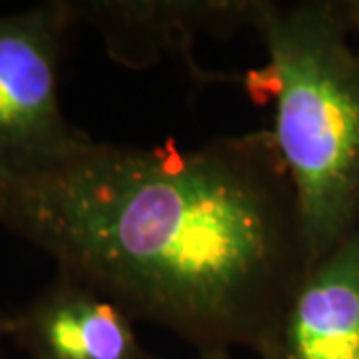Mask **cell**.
Returning a JSON list of instances; mask_svg holds the SVG:
<instances>
[{
    "mask_svg": "<svg viewBox=\"0 0 359 359\" xmlns=\"http://www.w3.org/2000/svg\"><path fill=\"white\" fill-rule=\"evenodd\" d=\"M0 224L200 355L268 358L308 269L294 184L268 130L198 148L86 136L0 168Z\"/></svg>",
    "mask_w": 359,
    "mask_h": 359,
    "instance_id": "obj_1",
    "label": "cell"
},
{
    "mask_svg": "<svg viewBox=\"0 0 359 359\" xmlns=\"http://www.w3.org/2000/svg\"><path fill=\"white\" fill-rule=\"evenodd\" d=\"M254 28L268 66L248 88L276 98L311 268L359 228V28L351 0H262Z\"/></svg>",
    "mask_w": 359,
    "mask_h": 359,
    "instance_id": "obj_2",
    "label": "cell"
},
{
    "mask_svg": "<svg viewBox=\"0 0 359 359\" xmlns=\"http://www.w3.org/2000/svg\"><path fill=\"white\" fill-rule=\"evenodd\" d=\"M74 22L68 0L0 14V168L48 160L88 136L66 120L58 96L66 32Z\"/></svg>",
    "mask_w": 359,
    "mask_h": 359,
    "instance_id": "obj_3",
    "label": "cell"
},
{
    "mask_svg": "<svg viewBox=\"0 0 359 359\" xmlns=\"http://www.w3.org/2000/svg\"><path fill=\"white\" fill-rule=\"evenodd\" d=\"M8 339L30 359H158L142 346L126 309L60 271L8 313Z\"/></svg>",
    "mask_w": 359,
    "mask_h": 359,
    "instance_id": "obj_4",
    "label": "cell"
},
{
    "mask_svg": "<svg viewBox=\"0 0 359 359\" xmlns=\"http://www.w3.org/2000/svg\"><path fill=\"white\" fill-rule=\"evenodd\" d=\"M262 0H88L72 2L74 16L94 26L110 58L144 68L168 52L190 56L202 32L256 25Z\"/></svg>",
    "mask_w": 359,
    "mask_h": 359,
    "instance_id": "obj_5",
    "label": "cell"
},
{
    "mask_svg": "<svg viewBox=\"0 0 359 359\" xmlns=\"http://www.w3.org/2000/svg\"><path fill=\"white\" fill-rule=\"evenodd\" d=\"M266 359H359V228L306 269Z\"/></svg>",
    "mask_w": 359,
    "mask_h": 359,
    "instance_id": "obj_6",
    "label": "cell"
},
{
    "mask_svg": "<svg viewBox=\"0 0 359 359\" xmlns=\"http://www.w3.org/2000/svg\"><path fill=\"white\" fill-rule=\"evenodd\" d=\"M8 337V316L0 311V353H2V341Z\"/></svg>",
    "mask_w": 359,
    "mask_h": 359,
    "instance_id": "obj_7",
    "label": "cell"
},
{
    "mask_svg": "<svg viewBox=\"0 0 359 359\" xmlns=\"http://www.w3.org/2000/svg\"><path fill=\"white\" fill-rule=\"evenodd\" d=\"M200 359H231L230 351H218V353H205L200 355Z\"/></svg>",
    "mask_w": 359,
    "mask_h": 359,
    "instance_id": "obj_8",
    "label": "cell"
},
{
    "mask_svg": "<svg viewBox=\"0 0 359 359\" xmlns=\"http://www.w3.org/2000/svg\"><path fill=\"white\" fill-rule=\"evenodd\" d=\"M351 11H353V16H355V22H358L359 28V0H351Z\"/></svg>",
    "mask_w": 359,
    "mask_h": 359,
    "instance_id": "obj_9",
    "label": "cell"
}]
</instances>
